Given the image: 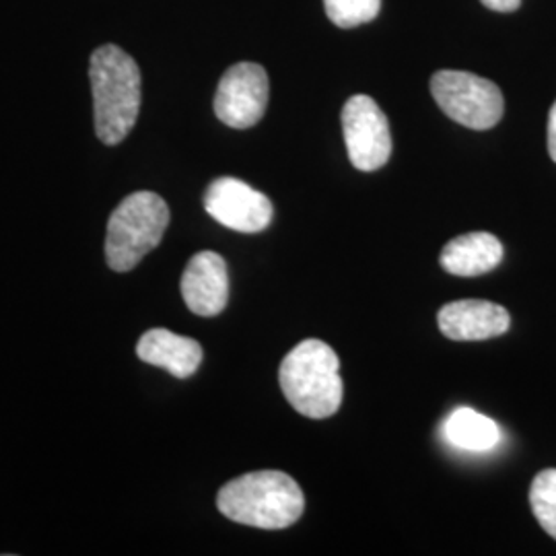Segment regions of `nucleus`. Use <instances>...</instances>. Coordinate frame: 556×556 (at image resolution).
Instances as JSON below:
<instances>
[{
  "label": "nucleus",
  "mask_w": 556,
  "mask_h": 556,
  "mask_svg": "<svg viewBox=\"0 0 556 556\" xmlns=\"http://www.w3.org/2000/svg\"><path fill=\"white\" fill-rule=\"evenodd\" d=\"M181 298L200 318L219 316L229 301V270L217 252H199L181 277Z\"/></svg>",
  "instance_id": "obj_9"
},
{
  "label": "nucleus",
  "mask_w": 556,
  "mask_h": 556,
  "mask_svg": "<svg viewBox=\"0 0 556 556\" xmlns=\"http://www.w3.org/2000/svg\"><path fill=\"white\" fill-rule=\"evenodd\" d=\"M268 75L256 62H238L220 77L215 114L229 128L256 126L268 108Z\"/></svg>",
  "instance_id": "obj_7"
},
{
  "label": "nucleus",
  "mask_w": 556,
  "mask_h": 556,
  "mask_svg": "<svg viewBox=\"0 0 556 556\" xmlns=\"http://www.w3.org/2000/svg\"><path fill=\"white\" fill-rule=\"evenodd\" d=\"M486 9L497 11V13H514L519 9L521 0H480Z\"/></svg>",
  "instance_id": "obj_16"
},
{
  "label": "nucleus",
  "mask_w": 556,
  "mask_h": 556,
  "mask_svg": "<svg viewBox=\"0 0 556 556\" xmlns=\"http://www.w3.org/2000/svg\"><path fill=\"white\" fill-rule=\"evenodd\" d=\"M137 355L140 361L169 371L174 378L188 379L199 371L202 346L194 338L155 328L140 337Z\"/></svg>",
  "instance_id": "obj_11"
},
{
  "label": "nucleus",
  "mask_w": 556,
  "mask_h": 556,
  "mask_svg": "<svg viewBox=\"0 0 556 556\" xmlns=\"http://www.w3.org/2000/svg\"><path fill=\"white\" fill-rule=\"evenodd\" d=\"M96 135L103 144H118L139 119L142 80L139 64L122 48L108 43L91 54Z\"/></svg>",
  "instance_id": "obj_1"
},
{
  "label": "nucleus",
  "mask_w": 556,
  "mask_h": 556,
  "mask_svg": "<svg viewBox=\"0 0 556 556\" xmlns=\"http://www.w3.org/2000/svg\"><path fill=\"white\" fill-rule=\"evenodd\" d=\"M220 514L260 530H282L303 516L305 498L298 482L278 470H260L227 482L217 495Z\"/></svg>",
  "instance_id": "obj_2"
},
{
  "label": "nucleus",
  "mask_w": 556,
  "mask_h": 556,
  "mask_svg": "<svg viewBox=\"0 0 556 556\" xmlns=\"http://www.w3.org/2000/svg\"><path fill=\"white\" fill-rule=\"evenodd\" d=\"M349 160L358 172L381 169L392 157L390 122L369 96H353L342 108Z\"/></svg>",
  "instance_id": "obj_6"
},
{
  "label": "nucleus",
  "mask_w": 556,
  "mask_h": 556,
  "mask_svg": "<svg viewBox=\"0 0 556 556\" xmlns=\"http://www.w3.org/2000/svg\"><path fill=\"white\" fill-rule=\"evenodd\" d=\"M169 225V206L155 192H135L122 200L108 223L105 260L116 273L137 268L153 252Z\"/></svg>",
  "instance_id": "obj_4"
},
{
  "label": "nucleus",
  "mask_w": 556,
  "mask_h": 556,
  "mask_svg": "<svg viewBox=\"0 0 556 556\" xmlns=\"http://www.w3.org/2000/svg\"><path fill=\"white\" fill-rule=\"evenodd\" d=\"M324 7L334 25L353 29L378 17L381 0H324Z\"/></svg>",
  "instance_id": "obj_15"
},
{
  "label": "nucleus",
  "mask_w": 556,
  "mask_h": 556,
  "mask_svg": "<svg viewBox=\"0 0 556 556\" xmlns=\"http://www.w3.org/2000/svg\"><path fill=\"white\" fill-rule=\"evenodd\" d=\"M439 330L452 340H489L505 334L511 326V316L493 301L464 299L441 307Z\"/></svg>",
  "instance_id": "obj_10"
},
{
  "label": "nucleus",
  "mask_w": 556,
  "mask_h": 556,
  "mask_svg": "<svg viewBox=\"0 0 556 556\" xmlns=\"http://www.w3.org/2000/svg\"><path fill=\"white\" fill-rule=\"evenodd\" d=\"M530 505L538 523L556 540V468L542 470L530 489Z\"/></svg>",
  "instance_id": "obj_14"
},
{
  "label": "nucleus",
  "mask_w": 556,
  "mask_h": 556,
  "mask_svg": "<svg viewBox=\"0 0 556 556\" xmlns=\"http://www.w3.org/2000/svg\"><path fill=\"white\" fill-rule=\"evenodd\" d=\"M548 153L556 163V101L548 116Z\"/></svg>",
  "instance_id": "obj_17"
},
{
  "label": "nucleus",
  "mask_w": 556,
  "mask_h": 556,
  "mask_svg": "<svg viewBox=\"0 0 556 556\" xmlns=\"http://www.w3.org/2000/svg\"><path fill=\"white\" fill-rule=\"evenodd\" d=\"M431 93L447 118L472 130L497 126L505 101L493 80L464 71H439L431 79Z\"/></svg>",
  "instance_id": "obj_5"
},
{
  "label": "nucleus",
  "mask_w": 556,
  "mask_h": 556,
  "mask_svg": "<svg viewBox=\"0 0 556 556\" xmlns=\"http://www.w3.org/2000/svg\"><path fill=\"white\" fill-rule=\"evenodd\" d=\"M204 208L217 223L239 233L264 231L275 215L266 194L236 178L215 179L204 194Z\"/></svg>",
  "instance_id": "obj_8"
},
{
  "label": "nucleus",
  "mask_w": 556,
  "mask_h": 556,
  "mask_svg": "<svg viewBox=\"0 0 556 556\" xmlns=\"http://www.w3.org/2000/svg\"><path fill=\"white\" fill-rule=\"evenodd\" d=\"M503 260V245L493 233L477 231L452 239L441 252V266L456 277H480L495 270Z\"/></svg>",
  "instance_id": "obj_12"
},
{
  "label": "nucleus",
  "mask_w": 556,
  "mask_h": 556,
  "mask_svg": "<svg viewBox=\"0 0 556 556\" xmlns=\"http://www.w3.org/2000/svg\"><path fill=\"white\" fill-rule=\"evenodd\" d=\"M443 435L457 450L482 454L497 447L501 429L493 418L484 417L472 408H457L443 422Z\"/></svg>",
  "instance_id": "obj_13"
},
{
  "label": "nucleus",
  "mask_w": 556,
  "mask_h": 556,
  "mask_svg": "<svg viewBox=\"0 0 556 556\" xmlns=\"http://www.w3.org/2000/svg\"><path fill=\"white\" fill-rule=\"evenodd\" d=\"M280 390L299 415L328 418L337 415L344 386L340 378V361L326 342L309 338L282 358L278 369Z\"/></svg>",
  "instance_id": "obj_3"
}]
</instances>
